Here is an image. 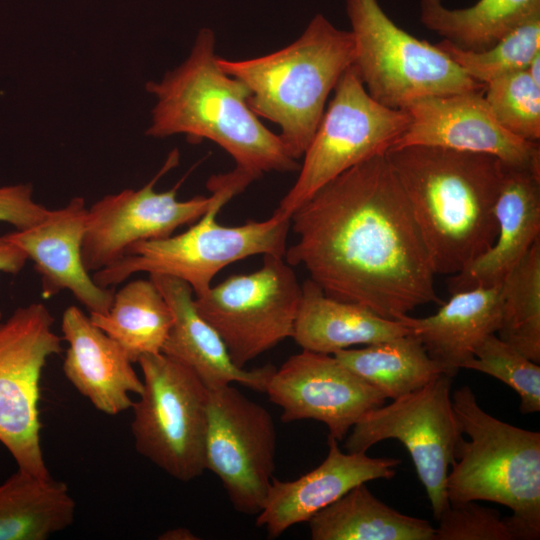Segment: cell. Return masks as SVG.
<instances>
[{
	"mask_svg": "<svg viewBox=\"0 0 540 540\" xmlns=\"http://www.w3.org/2000/svg\"><path fill=\"white\" fill-rule=\"evenodd\" d=\"M540 17V0H478L452 9L443 0H420V21L443 40L480 52L520 25Z\"/></svg>",
	"mask_w": 540,
	"mask_h": 540,
	"instance_id": "26",
	"label": "cell"
},
{
	"mask_svg": "<svg viewBox=\"0 0 540 540\" xmlns=\"http://www.w3.org/2000/svg\"><path fill=\"white\" fill-rule=\"evenodd\" d=\"M462 71L476 82L488 83L525 70L540 53V17L532 19L480 52L468 51L442 40L436 44Z\"/></svg>",
	"mask_w": 540,
	"mask_h": 540,
	"instance_id": "30",
	"label": "cell"
},
{
	"mask_svg": "<svg viewBox=\"0 0 540 540\" xmlns=\"http://www.w3.org/2000/svg\"><path fill=\"white\" fill-rule=\"evenodd\" d=\"M91 322L114 339L132 362L160 353L173 324L171 309L155 283L130 281L114 293L106 313H89Z\"/></svg>",
	"mask_w": 540,
	"mask_h": 540,
	"instance_id": "27",
	"label": "cell"
},
{
	"mask_svg": "<svg viewBox=\"0 0 540 540\" xmlns=\"http://www.w3.org/2000/svg\"><path fill=\"white\" fill-rule=\"evenodd\" d=\"M292 337L303 349L333 355L355 345H370L410 333L400 321L367 307L328 296L311 279L301 285Z\"/></svg>",
	"mask_w": 540,
	"mask_h": 540,
	"instance_id": "23",
	"label": "cell"
},
{
	"mask_svg": "<svg viewBox=\"0 0 540 540\" xmlns=\"http://www.w3.org/2000/svg\"><path fill=\"white\" fill-rule=\"evenodd\" d=\"M88 208L82 197L50 210L36 225L4 235L32 260L41 277L42 297L69 290L89 313H106L114 290L98 286L82 259V241Z\"/></svg>",
	"mask_w": 540,
	"mask_h": 540,
	"instance_id": "17",
	"label": "cell"
},
{
	"mask_svg": "<svg viewBox=\"0 0 540 540\" xmlns=\"http://www.w3.org/2000/svg\"><path fill=\"white\" fill-rule=\"evenodd\" d=\"M285 261L325 294L399 320L438 302L431 260L386 153L344 171L290 217Z\"/></svg>",
	"mask_w": 540,
	"mask_h": 540,
	"instance_id": "1",
	"label": "cell"
},
{
	"mask_svg": "<svg viewBox=\"0 0 540 540\" xmlns=\"http://www.w3.org/2000/svg\"><path fill=\"white\" fill-rule=\"evenodd\" d=\"M492 376L520 398L523 414L540 411V366L530 360L496 333L488 335L475 348L473 357L463 367Z\"/></svg>",
	"mask_w": 540,
	"mask_h": 540,
	"instance_id": "31",
	"label": "cell"
},
{
	"mask_svg": "<svg viewBox=\"0 0 540 540\" xmlns=\"http://www.w3.org/2000/svg\"><path fill=\"white\" fill-rule=\"evenodd\" d=\"M75 512L64 482L18 469L0 485V540H46L68 528Z\"/></svg>",
	"mask_w": 540,
	"mask_h": 540,
	"instance_id": "25",
	"label": "cell"
},
{
	"mask_svg": "<svg viewBox=\"0 0 540 540\" xmlns=\"http://www.w3.org/2000/svg\"><path fill=\"white\" fill-rule=\"evenodd\" d=\"M501 322L496 334L521 354L540 362V239L500 284Z\"/></svg>",
	"mask_w": 540,
	"mask_h": 540,
	"instance_id": "29",
	"label": "cell"
},
{
	"mask_svg": "<svg viewBox=\"0 0 540 540\" xmlns=\"http://www.w3.org/2000/svg\"><path fill=\"white\" fill-rule=\"evenodd\" d=\"M265 393L281 407L282 422L320 421L327 426L328 436L338 442L387 399L334 355L308 350L289 357L276 369Z\"/></svg>",
	"mask_w": 540,
	"mask_h": 540,
	"instance_id": "15",
	"label": "cell"
},
{
	"mask_svg": "<svg viewBox=\"0 0 540 540\" xmlns=\"http://www.w3.org/2000/svg\"><path fill=\"white\" fill-rule=\"evenodd\" d=\"M452 377L441 374L424 387L366 413L351 429L347 452L366 453L374 444L396 439L413 460L434 517L449 505L446 483L463 439L451 397Z\"/></svg>",
	"mask_w": 540,
	"mask_h": 540,
	"instance_id": "11",
	"label": "cell"
},
{
	"mask_svg": "<svg viewBox=\"0 0 540 540\" xmlns=\"http://www.w3.org/2000/svg\"><path fill=\"white\" fill-rule=\"evenodd\" d=\"M205 469L215 474L234 509L257 515L275 470L271 414L230 385L208 390Z\"/></svg>",
	"mask_w": 540,
	"mask_h": 540,
	"instance_id": "13",
	"label": "cell"
},
{
	"mask_svg": "<svg viewBox=\"0 0 540 540\" xmlns=\"http://www.w3.org/2000/svg\"><path fill=\"white\" fill-rule=\"evenodd\" d=\"M461 431L449 470V504L490 501L507 506L512 540L540 538V433L503 422L487 413L469 386L453 392Z\"/></svg>",
	"mask_w": 540,
	"mask_h": 540,
	"instance_id": "5",
	"label": "cell"
},
{
	"mask_svg": "<svg viewBox=\"0 0 540 540\" xmlns=\"http://www.w3.org/2000/svg\"><path fill=\"white\" fill-rule=\"evenodd\" d=\"M166 299L173 324L161 352L191 369L208 390L239 383L265 393L276 368L246 370L234 364L218 332L198 313L191 286L164 275H149Z\"/></svg>",
	"mask_w": 540,
	"mask_h": 540,
	"instance_id": "20",
	"label": "cell"
},
{
	"mask_svg": "<svg viewBox=\"0 0 540 540\" xmlns=\"http://www.w3.org/2000/svg\"><path fill=\"white\" fill-rule=\"evenodd\" d=\"M216 36L202 28L188 57L160 81L145 88L156 99L146 135L165 138L177 134L188 142H215L235 161L237 171L253 181L262 174L292 172L300 164L279 135L270 131L248 105L249 90L218 63Z\"/></svg>",
	"mask_w": 540,
	"mask_h": 540,
	"instance_id": "2",
	"label": "cell"
},
{
	"mask_svg": "<svg viewBox=\"0 0 540 540\" xmlns=\"http://www.w3.org/2000/svg\"><path fill=\"white\" fill-rule=\"evenodd\" d=\"M312 540H434L425 519L400 513L360 484L308 521Z\"/></svg>",
	"mask_w": 540,
	"mask_h": 540,
	"instance_id": "24",
	"label": "cell"
},
{
	"mask_svg": "<svg viewBox=\"0 0 540 540\" xmlns=\"http://www.w3.org/2000/svg\"><path fill=\"white\" fill-rule=\"evenodd\" d=\"M355 67L369 95L392 109L420 98L484 90L436 44L398 25L378 0H345Z\"/></svg>",
	"mask_w": 540,
	"mask_h": 540,
	"instance_id": "7",
	"label": "cell"
},
{
	"mask_svg": "<svg viewBox=\"0 0 540 540\" xmlns=\"http://www.w3.org/2000/svg\"><path fill=\"white\" fill-rule=\"evenodd\" d=\"M484 90L428 96L404 110L410 121L392 148L429 146L491 155L504 164L540 172L539 142L523 140L502 127Z\"/></svg>",
	"mask_w": 540,
	"mask_h": 540,
	"instance_id": "16",
	"label": "cell"
},
{
	"mask_svg": "<svg viewBox=\"0 0 540 540\" xmlns=\"http://www.w3.org/2000/svg\"><path fill=\"white\" fill-rule=\"evenodd\" d=\"M386 155L435 274L455 275L493 245L495 204L504 170L501 160L429 146L389 149Z\"/></svg>",
	"mask_w": 540,
	"mask_h": 540,
	"instance_id": "3",
	"label": "cell"
},
{
	"mask_svg": "<svg viewBox=\"0 0 540 540\" xmlns=\"http://www.w3.org/2000/svg\"><path fill=\"white\" fill-rule=\"evenodd\" d=\"M354 59L351 31L316 14L288 46L246 60L219 57L218 63L248 88L250 109L280 127L288 154L298 160L317 130L329 94Z\"/></svg>",
	"mask_w": 540,
	"mask_h": 540,
	"instance_id": "4",
	"label": "cell"
},
{
	"mask_svg": "<svg viewBox=\"0 0 540 540\" xmlns=\"http://www.w3.org/2000/svg\"><path fill=\"white\" fill-rule=\"evenodd\" d=\"M333 355L392 400L424 387L443 374L420 340L411 333L359 349H344Z\"/></svg>",
	"mask_w": 540,
	"mask_h": 540,
	"instance_id": "28",
	"label": "cell"
},
{
	"mask_svg": "<svg viewBox=\"0 0 540 540\" xmlns=\"http://www.w3.org/2000/svg\"><path fill=\"white\" fill-rule=\"evenodd\" d=\"M483 96L502 127L523 140L539 142L540 84L526 69L488 83Z\"/></svg>",
	"mask_w": 540,
	"mask_h": 540,
	"instance_id": "32",
	"label": "cell"
},
{
	"mask_svg": "<svg viewBox=\"0 0 540 540\" xmlns=\"http://www.w3.org/2000/svg\"><path fill=\"white\" fill-rule=\"evenodd\" d=\"M323 462L301 477L282 481L273 478L256 526L268 538H277L291 526L307 522L317 512L354 487L377 479H391L400 463L394 458L369 457L364 452H343L328 436Z\"/></svg>",
	"mask_w": 540,
	"mask_h": 540,
	"instance_id": "18",
	"label": "cell"
},
{
	"mask_svg": "<svg viewBox=\"0 0 540 540\" xmlns=\"http://www.w3.org/2000/svg\"><path fill=\"white\" fill-rule=\"evenodd\" d=\"M159 539L162 540H197L199 539L191 530L178 527L174 529H169L160 535Z\"/></svg>",
	"mask_w": 540,
	"mask_h": 540,
	"instance_id": "36",
	"label": "cell"
},
{
	"mask_svg": "<svg viewBox=\"0 0 540 540\" xmlns=\"http://www.w3.org/2000/svg\"><path fill=\"white\" fill-rule=\"evenodd\" d=\"M53 324L42 303L0 321V442L18 469L43 478L51 474L41 447L40 379L48 358L63 350Z\"/></svg>",
	"mask_w": 540,
	"mask_h": 540,
	"instance_id": "12",
	"label": "cell"
},
{
	"mask_svg": "<svg viewBox=\"0 0 540 540\" xmlns=\"http://www.w3.org/2000/svg\"><path fill=\"white\" fill-rule=\"evenodd\" d=\"M500 284L452 293L433 315L399 319L417 337L443 373L454 377L473 357L478 344L498 331L501 322Z\"/></svg>",
	"mask_w": 540,
	"mask_h": 540,
	"instance_id": "22",
	"label": "cell"
},
{
	"mask_svg": "<svg viewBox=\"0 0 540 540\" xmlns=\"http://www.w3.org/2000/svg\"><path fill=\"white\" fill-rule=\"evenodd\" d=\"M208 188L218 197L211 208L187 231L130 246L117 262L95 271L94 282L111 288L135 273L164 275L188 283L196 296L211 286L214 276L227 265L253 255L284 256L290 218L273 213L265 221H249L239 226L220 225L221 208L247 186L233 170L212 176Z\"/></svg>",
	"mask_w": 540,
	"mask_h": 540,
	"instance_id": "6",
	"label": "cell"
},
{
	"mask_svg": "<svg viewBox=\"0 0 540 540\" xmlns=\"http://www.w3.org/2000/svg\"><path fill=\"white\" fill-rule=\"evenodd\" d=\"M137 362L143 390L131 407L135 449L171 477L192 481L206 470L208 389L191 369L162 352Z\"/></svg>",
	"mask_w": 540,
	"mask_h": 540,
	"instance_id": "8",
	"label": "cell"
},
{
	"mask_svg": "<svg viewBox=\"0 0 540 540\" xmlns=\"http://www.w3.org/2000/svg\"><path fill=\"white\" fill-rule=\"evenodd\" d=\"M28 260L26 253L10 242L5 236H0V272L17 274ZM0 311V321H1Z\"/></svg>",
	"mask_w": 540,
	"mask_h": 540,
	"instance_id": "35",
	"label": "cell"
},
{
	"mask_svg": "<svg viewBox=\"0 0 540 540\" xmlns=\"http://www.w3.org/2000/svg\"><path fill=\"white\" fill-rule=\"evenodd\" d=\"M61 330L69 345L63 372L72 386L104 414L131 408L130 394L139 396L143 382L125 350L77 306L65 309Z\"/></svg>",
	"mask_w": 540,
	"mask_h": 540,
	"instance_id": "19",
	"label": "cell"
},
{
	"mask_svg": "<svg viewBox=\"0 0 540 540\" xmlns=\"http://www.w3.org/2000/svg\"><path fill=\"white\" fill-rule=\"evenodd\" d=\"M301 285L284 256L265 254L263 265L236 274L194 298L198 313L218 332L240 368L292 337Z\"/></svg>",
	"mask_w": 540,
	"mask_h": 540,
	"instance_id": "10",
	"label": "cell"
},
{
	"mask_svg": "<svg viewBox=\"0 0 540 540\" xmlns=\"http://www.w3.org/2000/svg\"><path fill=\"white\" fill-rule=\"evenodd\" d=\"M334 95L303 155L299 175L274 211L292 213L326 183L376 155L386 153L408 127L404 109L374 100L351 65L340 77Z\"/></svg>",
	"mask_w": 540,
	"mask_h": 540,
	"instance_id": "9",
	"label": "cell"
},
{
	"mask_svg": "<svg viewBox=\"0 0 540 540\" xmlns=\"http://www.w3.org/2000/svg\"><path fill=\"white\" fill-rule=\"evenodd\" d=\"M437 521L434 540H512L500 513L476 501L449 504Z\"/></svg>",
	"mask_w": 540,
	"mask_h": 540,
	"instance_id": "33",
	"label": "cell"
},
{
	"mask_svg": "<svg viewBox=\"0 0 540 540\" xmlns=\"http://www.w3.org/2000/svg\"><path fill=\"white\" fill-rule=\"evenodd\" d=\"M495 217L497 236L493 245L452 275L451 293L501 284L540 239V172L504 164Z\"/></svg>",
	"mask_w": 540,
	"mask_h": 540,
	"instance_id": "21",
	"label": "cell"
},
{
	"mask_svg": "<svg viewBox=\"0 0 540 540\" xmlns=\"http://www.w3.org/2000/svg\"><path fill=\"white\" fill-rule=\"evenodd\" d=\"M526 71L536 83L540 84V53L533 57Z\"/></svg>",
	"mask_w": 540,
	"mask_h": 540,
	"instance_id": "37",
	"label": "cell"
},
{
	"mask_svg": "<svg viewBox=\"0 0 540 540\" xmlns=\"http://www.w3.org/2000/svg\"><path fill=\"white\" fill-rule=\"evenodd\" d=\"M179 162L175 149L162 168L142 188L125 189L104 196L88 208L82 241V259L88 272H95L120 260L135 243L165 238L179 227L196 222L213 205L218 192L209 197L177 199L178 183L157 192L154 185Z\"/></svg>",
	"mask_w": 540,
	"mask_h": 540,
	"instance_id": "14",
	"label": "cell"
},
{
	"mask_svg": "<svg viewBox=\"0 0 540 540\" xmlns=\"http://www.w3.org/2000/svg\"><path fill=\"white\" fill-rule=\"evenodd\" d=\"M32 192L30 184L0 187V222L24 230L42 221L50 210L36 203Z\"/></svg>",
	"mask_w": 540,
	"mask_h": 540,
	"instance_id": "34",
	"label": "cell"
}]
</instances>
